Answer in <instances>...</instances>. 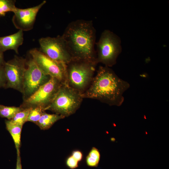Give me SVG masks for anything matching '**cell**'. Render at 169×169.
Segmentation results:
<instances>
[{
	"mask_svg": "<svg viewBox=\"0 0 169 169\" xmlns=\"http://www.w3.org/2000/svg\"><path fill=\"white\" fill-rule=\"evenodd\" d=\"M96 34L91 20L78 19L68 24L61 36L72 59L98 64Z\"/></svg>",
	"mask_w": 169,
	"mask_h": 169,
	"instance_id": "obj_1",
	"label": "cell"
},
{
	"mask_svg": "<svg viewBox=\"0 0 169 169\" xmlns=\"http://www.w3.org/2000/svg\"><path fill=\"white\" fill-rule=\"evenodd\" d=\"M130 84L119 78L110 67L100 66L87 89L82 93L83 98L96 99L110 105L121 106L123 94Z\"/></svg>",
	"mask_w": 169,
	"mask_h": 169,
	"instance_id": "obj_2",
	"label": "cell"
},
{
	"mask_svg": "<svg viewBox=\"0 0 169 169\" xmlns=\"http://www.w3.org/2000/svg\"><path fill=\"white\" fill-rule=\"evenodd\" d=\"M83 99L82 93L71 87L67 83H62L46 110H51L65 118L76 111Z\"/></svg>",
	"mask_w": 169,
	"mask_h": 169,
	"instance_id": "obj_3",
	"label": "cell"
},
{
	"mask_svg": "<svg viewBox=\"0 0 169 169\" xmlns=\"http://www.w3.org/2000/svg\"><path fill=\"white\" fill-rule=\"evenodd\" d=\"M97 64L72 59L67 64V84L83 93L88 88L93 80Z\"/></svg>",
	"mask_w": 169,
	"mask_h": 169,
	"instance_id": "obj_4",
	"label": "cell"
},
{
	"mask_svg": "<svg viewBox=\"0 0 169 169\" xmlns=\"http://www.w3.org/2000/svg\"><path fill=\"white\" fill-rule=\"evenodd\" d=\"M95 44L98 63L109 67L116 64L122 50L120 39L117 35L109 30H105Z\"/></svg>",
	"mask_w": 169,
	"mask_h": 169,
	"instance_id": "obj_5",
	"label": "cell"
},
{
	"mask_svg": "<svg viewBox=\"0 0 169 169\" xmlns=\"http://www.w3.org/2000/svg\"><path fill=\"white\" fill-rule=\"evenodd\" d=\"M61 84L56 79L51 77L33 94L24 100L20 107L23 108L39 107L46 110L52 102Z\"/></svg>",
	"mask_w": 169,
	"mask_h": 169,
	"instance_id": "obj_6",
	"label": "cell"
},
{
	"mask_svg": "<svg viewBox=\"0 0 169 169\" xmlns=\"http://www.w3.org/2000/svg\"><path fill=\"white\" fill-rule=\"evenodd\" d=\"M51 78L42 71L32 58L27 61L22 92L23 100L33 94Z\"/></svg>",
	"mask_w": 169,
	"mask_h": 169,
	"instance_id": "obj_7",
	"label": "cell"
},
{
	"mask_svg": "<svg viewBox=\"0 0 169 169\" xmlns=\"http://www.w3.org/2000/svg\"><path fill=\"white\" fill-rule=\"evenodd\" d=\"M38 42L39 50L50 59L66 64L72 60L61 35L41 38Z\"/></svg>",
	"mask_w": 169,
	"mask_h": 169,
	"instance_id": "obj_8",
	"label": "cell"
},
{
	"mask_svg": "<svg viewBox=\"0 0 169 169\" xmlns=\"http://www.w3.org/2000/svg\"><path fill=\"white\" fill-rule=\"evenodd\" d=\"M29 53L39 67L45 74L62 83H67L66 64L50 59L36 48L30 50Z\"/></svg>",
	"mask_w": 169,
	"mask_h": 169,
	"instance_id": "obj_9",
	"label": "cell"
},
{
	"mask_svg": "<svg viewBox=\"0 0 169 169\" xmlns=\"http://www.w3.org/2000/svg\"><path fill=\"white\" fill-rule=\"evenodd\" d=\"M26 61V59L15 56L13 59L5 62L4 65L6 79L5 88H11L22 92Z\"/></svg>",
	"mask_w": 169,
	"mask_h": 169,
	"instance_id": "obj_10",
	"label": "cell"
},
{
	"mask_svg": "<svg viewBox=\"0 0 169 169\" xmlns=\"http://www.w3.org/2000/svg\"><path fill=\"white\" fill-rule=\"evenodd\" d=\"M46 3L44 0L38 5L26 8L16 7L13 12L14 15L12 19L16 28L23 31L31 30L33 27L38 12Z\"/></svg>",
	"mask_w": 169,
	"mask_h": 169,
	"instance_id": "obj_11",
	"label": "cell"
},
{
	"mask_svg": "<svg viewBox=\"0 0 169 169\" xmlns=\"http://www.w3.org/2000/svg\"><path fill=\"white\" fill-rule=\"evenodd\" d=\"M23 31L19 30L10 35L0 37V50L3 53L8 50H13L18 54V49L23 42Z\"/></svg>",
	"mask_w": 169,
	"mask_h": 169,
	"instance_id": "obj_12",
	"label": "cell"
},
{
	"mask_svg": "<svg viewBox=\"0 0 169 169\" xmlns=\"http://www.w3.org/2000/svg\"><path fill=\"white\" fill-rule=\"evenodd\" d=\"M6 128L14 141L17 151H20L22 125L13 122L11 120H5Z\"/></svg>",
	"mask_w": 169,
	"mask_h": 169,
	"instance_id": "obj_13",
	"label": "cell"
},
{
	"mask_svg": "<svg viewBox=\"0 0 169 169\" xmlns=\"http://www.w3.org/2000/svg\"><path fill=\"white\" fill-rule=\"evenodd\" d=\"M64 117L58 114H49L44 111L42 113L39 120L35 123L43 130L49 129L56 121Z\"/></svg>",
	"mask_w": 169,
	"mask_h": 169,
	"instance_id": "obj_14",
	"label": "cell"
},
{
	"mask_svg": "<svg viewBox=\"0 0 169 169\" xmlns=\"http://www.w3.org/2000/svg\"><path fill=\"white\" fill-rule=\"evenodd\" d=\"M23 109L21 107L8 106L0 105V116L9 120H11Z\"/></svg>",
	"mask_w": 169,
	"mask_h": 169,
	"instance_id": "obj_15",
	"label": "cell"
},
{
	"mask_svg": "<svg viewBox=\"0 0 169 169\" xmlns=\"http://www.w3.org/2000/svg\"><path fill=\"white\" fill-rule=\"evenodd\" d=\"M100 158L99 150L95 147H93L86 157V162L88 166L91 167L97 166Z\"/></svg>",
	"mask_w": 169,
	"mask_h": 169,
	"instance_id": "obj_16",
	"label": "cell"
},
{
	"mask_svg": "<svg viewBox=\"0 0 169 169\" xmlns=\"http://www.w3.org/2000/svg\"><path fill=\"white\" fill-rule=\"evenodd\" d=\"M14 0H0V16H5L6 13L13 12L16 7Z\"/></svg>",
	"mask_w": 169,
	"mask_h": 169,
	"instance_id": "obj_17",
	"label": "cell"
},
{
	"mask_svg": "<svg viewBox=\"0 0 169 169\" xmlns=\"http://www.w3.org/2000/svg\"><path fill=\"white\" fill-rule=\"evenodd\" d=\"M31 108H23L17 113L11 120L13 122L23 125L27 122V118Z\"/></svg>",
	"mask_w": 169,
	"mask_h": 169,
	"instance_id": "obj_18",
	"label": "cell"
},
{
	"mask_svg": "<svg viewBox=\"0 0 169 169\" xmlns=\"http://www.w3.org/2000/svg\"><path fill=\"white\" fill-rule=\"evenodd\" d=\"M44 111V110L43 109L39 107L31 108L27 121H30L36 123L39 120L42 113Z\"/></svg>",
	"mask_w": 169,
	"mask_h": 169,
	"instance_id": "obj_19",
	"label": "cell"
},
{
	"mask_svg": "<svg viewBox=\"0 0 169 169\" xmlns=\"http://www.w3.org/2000/svg\"><path fill=\"white\" fill-rule=\"evenodd\" d=\"M78 162L71 155L67 158L66 161V164L69 167L73 169L78 167Z\"/></svg>",
	"mask_w": 169,
	"mask_h": 169,
	"instance_id": "obj_20",
	"label": "cell"
},
{
	"mask_svg": "<svg viewBox=\"0 0 169 169\" xmlns=\"http://www.w3.org/2000/svg\"><path fill=\"white\" fill-rule=\"evenodd\" d=\"M6 83V79L5 76L4 65H0V88L5 87Z\"/></svg>",
	"mask_w": 169,
	"mask_h": 169,
	"instance_id": "obj_21",
	"label": "cell"
},
{
	"mask_svg": "<svg viewBox=\"0 0 169 169\" xmlns=\"http://www.w3.org/2000/svg\"><path fill=\"white\" fill-rule=\"evenodd\" d=\"M71 156L78 162L82 160L83 156L82 152L78 150L74 151L72 153Z\"/></svg>",
	"mask_w": 169,
	"mask_h": 169,
	"instance_id": "obj_22",
	"label": "cell"
},
{
	"mask_svg": "<svg viewBox=\"0 0 169 169\" xmlns=\"http://www.w3.org/2000/svg\"><path fill=\"white\" fill-rule=\"evenodd\" d=\"M17 158L16 169H22L20 151H17Z\"/></svg>",
	"mask_w": 169,
	"mask_h": 169,
	"instance_id": "obj_23",
	"label": "cell"
},
{
	"mask_svg": "<svg viewBox=\"0 0 169 169\" xmlns=\"http://www.w3.org/2000/svg\"><path fill=\"white\" fill-rule=\"evenodd\" d=\"M3 52L0 50V65H4L5 63L4 59Z\"/></svg>",
	"mask_w": 169,
	"mask_h": 169,
	"instance_id": "obj_24",
	"label": "cell"
}]
</instances>
